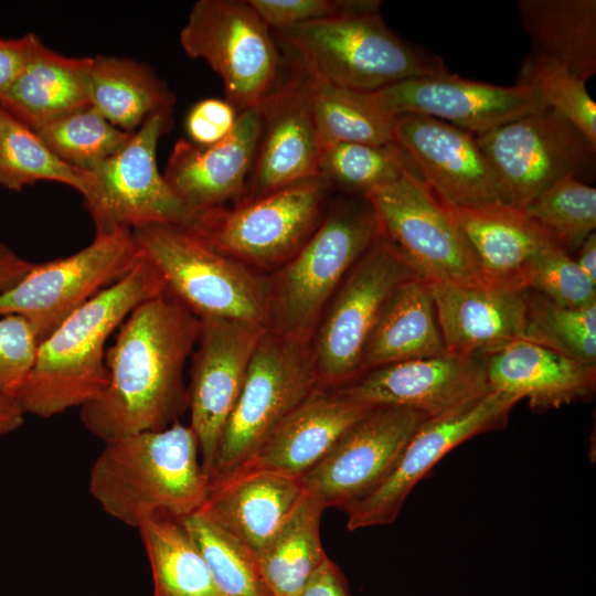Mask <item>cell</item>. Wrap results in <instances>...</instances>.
<instances>
[{
  "label": "cell",
  "instance_id": "obj_1",
  "mask_svg": "<svg viewBox=\"0 0 596 596\" xmlns=\"http://www.w3.org/2000/svg\"><path fill=\"white\" fill-rule=\"evenodd\" d=\"M201 319L167 291L137 306L106 352L108 383L81 407L86 429L104 443L160 430L188 406L183 370Z\"/></svg>",
  "mask_w": 596,
  "mask_h": 596
},
{
  "label": "cell",
  "instance_id": "obj_2",
  "mask_svg": "<svg viewBox=\"0 0 596 596\" xmlns=\"http://www.w3.org/2000/svg\"><path fill=\"white\" fill-rule=\"evenodd\" d=\"M166 291L140 254L135 267L65 319L39 345L29 374L13 394L24 414L53 417L82 407L107 386L105 344L141 302Z\"/></svg>",
  "mask_w": 596,
  "mask_h": 596
},
{
  "label": "cell",
  "instance_id": "obj_3",
  "mask_svg": "<svg viewBox=\"0 0 596 596\" xmlns=\"http://www.w3.org/2000/svg\"><path fill=\"white\" fill-rule=\"evenodd\" d=\"M209 486L195 434L178 422L105 443L88 481L105 513L137 529L155 515L196 512Z\"/></svg>",
  "mask_w": 596,
  "mask_h": 596
},
{
  "label": "cell",
  "instance_id": "obj_4",
  "mask_svg": "<svg viewBox=\"0 0 596 596\" xmlns=\"http://www.w3.org/2000/svg\"><path fill=\"white\" fill-rule=\"evenodd\" d=\"M290 64L310 77L360 92L447 72L443 60L392 32L380 12L272 29Z\"/></svg>",
  "mask_w": 596,
  "mask_h": 596
},
{
  "label": "cell",
  "instance_id": "obj_5",
  "mask_svg": "<svg viewBox=\"0 0 596 596\" xmlns=\"http://www.w3.org/2000/svg\"><path fill=\"white\" fill-rule=\"evenodd\" d=\"M380 234L364 196L339 200L327 209L300 249L268 276V328L311 340L336 290Z\"/></svg>",
  "mask_w": 596,
  "mask_h": 596
},
{
  "label": "cell",
  "instance_id": "obj_6",
  "mask_svg": "<svg viewBox=\"0 0 596 596\" xmlns=\"http://www.w3.org/2000/svg\"><path fill=\"white\" fill-rule=\"evenodd\" d=\"M131 232L166 291L196 317L268 327V276L217 253L181 226L150 224Z\"/></svg>",
  "mask_w": 596,
  "mask_h": 596
},
{
  "label": "cell",
  "instance_id": "obj_7",
  "mask_svg": "<svg viewBox=\"0 0 596 596\" xmlns=\"http://www.w3.org/2000/svg\"><path fill=\"white\" fill-rule=\"evenodd\" d=\"M331 187L321 177L194 215L184 227L212 249L252 269H278L326 213Z\"/></svg>",
  "mask_w": 596,
  "mask_h": 596
},
{
  "label": "cell",
  "instance_id": "obj_8",
  "mask_svg": "<svg viewBox=\"0 0 596 596\" xmlns=\"http://www.w3.org/2000/svg\"><path fill=\"white\" fill-rule=\"evenodd\" d=\"M318 386L311 340L267 328L225 425L210 481L245 467L279 423Z\"/></svg>",
  "mask_w": 596,
  "mask_h": 596
},
{
  "label": "cell",
  "instance_id": "obj_9",
  "mask_svg": "<svg viewBox=\"0 0 596 596\" xmlns=\"http://www.w3.org/2000/svg\"><path fill=\"white\" fill-rule=\"evenodd\" d=\"M364 198L375 213L381 234L422 278L430 283L488 285L460 225L416 169Z\"/></svg>",
  "mask_w": 596,
  "mask_h": 596
},
{
  "label": "cell",
  "instance_id": "obj_10",
  "mask_svg": "<svg viewBox=\"0 0 596 596\" xmlns=\"http://www.w3.org/2000/svg\"><path fill=\"white\" fill-rule=\"evenodd\" d=\"M192 58L222 78L237 111L256 108L281 78L280 51L272 28L244 0H199L180 31Z\"/></svg>",
  "mask_w": 596,
  "mask_h": 596
},
{
  "label": "cell",
  "instance_id": "obj_11",
  "mask_svg": "<svg viewBox=\"0 0 596 596\" xmlns=\"http://www.w3.org/2000/svg\"><path fill=\"white\" fill-rule=\"evenodd\" d=\"M421 277L382 234L349 270L311 338L320 386L341 387L361 375L366 340L391 294Z\"/></svg>",
  "mask_w": 596,
  "mask_h": 596
},
{
  "label": "cell",
  "instance_id": "obj_12",
  "mask_svg": "<svg viewBox=\"0 0 596 596\" xmlns=\"http://www.w3.org/2000/svg\"><path fill=\"white\" fill-rule=\"evenodd\" d=\"M507 203L524 207L558 179L586 183L595 173L596 145L551 107L476 135Z\"/></svg>",
  "mask_w": 596,
  "mask_h": 596
},
{
  "label": "cell",
  "instance_id": "obj_13",
  "mask_svg": "<svg viewBox=\"0 0 596 596\" xmlns=\"http://www.w3.org/2000/svg\"><path fill=\"white\" fill-rule=\"evenodd\" d=\"M172 111L151 115L115 155L93 170L84 195L96 233L150 224L187 227L194 214L179 199L157 164L160 137L171 127Z\"/></svg>",
  "mask_w": 596,
  "mask_h": 596
},
{
  "label": "cell",
  "instance_id": "obj_14",
  "mask_svg": "<svg viewBox=\"0 0 596 596\" xmlns=\"http://www.w3.org/2000/svg\"><path fill=\"white\" fill-rule=\"evenodd\" d=\"M139 258L131 230L96 233L84 248L34 263L15 285L0 291V317L22 316L41 343L84 304L124 278Z\"/></svg>",
  "mask_w": 596,
  "mask_h": 596
},
{
  "label": "cell",
  "instance_id": "obj_15",
  "mask_svg": "<svg viewBox=\"0 0 596 596\" xmlns=\"http://www.w3.org/2000/svg\"><path fill=\"white\" fill-rule=\"evenodd\" d=\"M520 397L491 391L453 411L427 418L403 449L386 480L345 510L349 531L387 525L398 515L413 488L458 445L503 428Z\"/></svg>",
  "mask_w": 596,
  "mask_h": 596
},
{
  "label": "cell",
  "instance_id": "obj_16",
  "mask_svg": "<svg viewBox=\"0 0 596 596\" xmlns=\"http://www.w3.org/2000/svg\"><path fill=\"white\" fill-rule=\"evenodd\" d=\"M429 418L408 407H372L301 477L327 508L345 512L373 493L394 469L406 444Z\"/></svg>",
  "mask_w": 596,
  "mask_h": 596
},
{
  "label": "cell",
  "instance_id": "obj_17",
  "mask_svg": "<svg viewBox=\"0 0 596 596\" xmlns=\"http://www.w3.org/2000/svg\"><path fill=\"white\" fill-rule=\"evenodd\" d=\"M268 327L220 318L201 319L191 382L187 387L190 427L209 477L225 425L241 394L257 343Z\"/></svg>",
  "mask_w": 596,
  "mask_h": 596
},
{
  "label": "cell",
  "instance_id": "obj_18",
  "mask_svg": "<svg viewBox=\"0 0 596 596\" xmlns=\"http://www.w3.org/2000/svg\"><path fill=\"white\" fill-rule=\"evenodd\" d=\"M394 141L445 205L508 204L472 132L433 117L402 114L395 116Z\"/></svg>",
  "mask_w": 596,
  "mask_h": 596
},
{
  "label": "cell",
  "instance_id": "obj_19",
  "mask_svg": "<svg viewBox=\"0 0 596 596\" xmlns=\"http://www.w3.org/2000/svg\"><path fill=\"white\" fill-rule=\"evenodd\" d=\"M258 106L260 134L245 195L252 200L292 183L320 177L322 151L309 76L290 64ZM241 200V201H242Z\"/></svg>",
  "mask_w": 596,
  "mask_h": 596
},
{
  "label": "cell",
  "instance_id": "obj_20",
  "mask_svg": "<svg viewBox=\"0 0 596 596\" xmlns=\"http://www.w3.org/2000/svg\"><path fill=\"white\" fill-rule=\"evenodd\" d=\"M372 94L392 116L424 115L473 135L547 107L531 86H498L448 72L407 78Z\"/></svg>",
  "mask_w": 596,
  "mask_h": 596
},
{
  "label": "cell",
  "instance_id": "obj_21",
  "mask_svg": "<svg viewBox=\"0 0 596 596\" xmlns=\"http://www.w3.org/2000/svg\"><path fill=\"white\" fill-rule=\"evenodd\" d=\"M339 389L368 407H408L428 417L492 391L486 359L451 353L383 365Z\"/></svg>",
  "mask_w": 596,
  "mask_h": 596
},
{
  "label": "cell",
  "instance_id": "obj_22",
  "mask_svg": "<svg viewBox=\"0 0 596 596\" xmlns=\"http://www.w3.org/2000/svg\"><path fill=\"white\" fill-rule=\"evenodd\" d=\"M260 134L258 107L238 113L234 129L212 145L179 139L163 177L195 215L240 202L246 192Z\"/></svg>",
  "mask_w": 596,
  "mask_h": 596
},
{
  "label": "cell",
  "instance_id": "obj_23",
  "mask_svg": "<svg viewBox=\"0 0 596 596\" xmlns=\"http://www.w3.org/2000/svg\"><path fill=\"white\" fill-rule=\"evenodd\" d=\"M525 290L430 283L447 353L487 359L521 340L526 316Z\"/></svg>",
  "mask_w": 596,
  "mask_h": 596
},
{
  "label": "cell",
  "instance_id": "obj_24",
  "mask_svg": "<svg viewBox=\"0 0 596 596\" xmlns=\"http://www.w3.org/2000/svg\"><path fill=\"white\" fill-rule=\"evenodd\" d=\"M371 408L349 398L339 387L318 386L279 423L243 468L301 478Z\"/></svg>",
  "mask_w": 596,
  "mask_h": 596
},
{
  "label": "cell",
  "instance_id": "obj_25",
  "mask_svg": "<svg viewBox=\"0 0 596 596\" xmlns=\"http://www.w3.org/2000/svg\"><path fill=\"white\" fill-rule=\"evenodd\" d=\"M304 493L301 478L267 469L243 468L210 481L199 511L258 557Z\"/></svg>",
  "mask_w": 596,
  "mask_h": 596
},
{
  "label": "cell",
  "instance_id": "obj_26",
  "mask_svg": "<svg viewBox=\"0 0 596 596\" xmlns=\"http://www.w3.org/2000/svg\"><path fill=\"white\" fill-rule=\"evenodd\" d=\"M492 391L528 400L533 412L590 400L596 390V366L525 341H514L486 359Z\"/></svg>",
  "mask_w": 596,
  "mask_h": 596
},
{
  "label": "cell",
  "instance_id": "obj_27",
  "mask_svg": "<svg viewBox=\"0 0 596 596\" xmlns=\"http://www.w3.org/2000/svg\"><path fill=\"white\" fill-rule=\"evenodd\" d=\"M447 207L464 231L488 285L524 289L521 277L526 264L556 243L521 207L505 203Z\"/></svg>",
  "mask_w": 596,
  "mask_h": 596
},
{
  "label": "cell",
  "instance_id": "obj_28",
  "mask_svg": "<svg viewBox=\"0 0 596 596\" xmlns=\"http://www.w3.org/2000/svg\"><path fill=\"white\" fill-rule=\"evenodd\" d=\"M430 283L414 277L385 301L366 340L361 374L392 363L446 354Z\"/></svg>",
  "mask_w": 596,
  "mask_h": 596
},
{
  "label": "cell",
  "instance_id": "obj_29",
  "mask_svg": "<svg viewBox=\"0 0 596 596\" xmlns=\"http://www.w3.org/2000/svg\"><path fill=\"white\" fill-rule=\"evenodd\" d=\"M92 57L61 55L42 42L0 106L31 130L91 106L88 75Z\"/></svg>",
  "mask_w": 596,
  "mask_h": 596
},
{
  "label": "cell",
  "instance_id": "obj_30",
  "mask_svg": "<svg viewBox=\"0 0 596 596\" xmlns=\"http://www.w3.org/2000/svg\"><path fill=\"white\" fill-rule=\"evenodd\" d=\"M531 42L525 58L563 67L587 82L596 73L595 0H519Z\"/></svg>",
  "mask_w": 596,
  "mask_h": 596
},
{
  "label": "cell",
  "instance_id": "obj_31",
  "mask_svg": "<svg viewBox=\"0 0 596 596\" xmlns=\"http://www.w3.org/2000/svg\"><path fill=\"white\" fill-rule=\"evenodd\" d=\"M91 106L115 127L135 132L151 115L173 111L174 95L146 64L96 55L88 75Z\"/></svg>",
  "mask_w": 596,
  "mask_h": 596
},
{
  "label": "cell",
  "instance_id": "obj_32",
  "mask_svg": "<svg viewBox=\"0 0 596 596\" xmlns=\"http://www.w3.org/2000/svg\"><path fill=\"white\" fill-rule=\"evenodd\" d=\"M324 509L316 496L305 490L258 555L262 576L273 596H299L308 579L328 557L320 539Z\"/></svg>",
  "mask_w": 596,
  "mask_h": 596
},
{
  "label": "cell",
  "instance_id": "obj_33",
  "mask_svg": "<svg viewBox=\"0 0 596 596\" xmlns=\"http://www.w3.org/2000/svg\"><path fill=\"white\" fill-rule=\"evenodd\" d=\"M139 533L153 582V596H220L206 563L180 519L155 515Z\"/></svg>",
  "mask_w": 596,
  "mask_h": 596
},
{
  "label": "cell",
  "instance_id": "obj_34",
  "mask_svg": "<svg viewBox=\"0 0 596 596\" xmlns=\"http://www.w3.org/2000/svg\"><path fill=\"white\" fill-rule=\"evenodd\" d=\"M309 83L322 148L341 142H395V116L377 104L372 92L339 87L310 76Z\"/></svg>",
  "mask_w": 596,
  "mask_h": 596
},
{
  "label": "cell",
  "instance_id": "obj_35",
  "mask_svg": "<svg viewBox=\"0 0 596 596\" xmlns=\"http://www.w3.org/2000/svg\"><path fill=\"white\" fill-rule=\"evenodd\" d=\"M38 181L60 182L84 196L93 174L60 159L33 130L0 106V185L20 191Z\"/></svg>",
  "mask_w": 596,
  "mask_h": 596
},
{
  "label": "cell",
  "instance_id": "obj_36",
  "mask_svg": "<svg viewBox=\"0 0 596 596\" xmlns=\"http://www.w3.org/2000/svg\"><path fill=\"white\" fill-rule=\"evenodd\" d=\"M201 552L220 596H273L256 555L201 511L180 519Z\"/></svg>",
  "mask_w": 596,
  "mask_h": 596
},
{
  "label": "cell",
  "instance_id": "obj_37",
  "mask_svg": "<svg viewBox=\"0 0 596 596\" xmlns=\"http://www.w3.org/2000/svg\"><path fill=\"white\" fill-rule=\"evenodd\" d=\"M415 169L396 143L341 142L322 148L319 175L333 188L364 196Z\"/></svg>",
  "mask_w": 596,
  "mask_h": 596
},
{
  "label": "cell",
  "instance_id": "obj_38",
  "mask_svg": "<svg viewBox=\"0 0 596 596\" xmlns=\"http://www.w3.org/2000/svg\"><path fill=\"white\" fill-rule=\"evenodd\" d=\"M525 299L523 340L596 366V304L564 307L530 289Z\"/></svg>",
  "mask_w": 596,
  "mask_h": 596
},
{
  "label": "cell",
  "instance_id": "obj_39",
  "mask_svg": "<svg viewBox=\"0 0 596 596\" xmlns=\"http://www.w3.org/2000/svg\"><path fill=\"white\" fill-rule=\"evenodd\" d=\"M34 132L60 159L86 171L119 151L134 134L115 127L92 106L54 119Z\"/></svg>",
  "mask_w": 596,
  "mask_h": 596
},
{
  "label": "cell",
  "instance_id": "obj_40",
  "mask_svg": "<svg viewBox=\"0 0 596 596\" xmlns=\"http://www.w3.org/2000/svg\"><path fill=\"white\" fill-rule=\"evenodd\" d=\"M558 245L579 248L596 227V189L566 175L522 207Z\"/></svg>",
  "mask_w": 596,
  "mask_h": 596
},
{
  "label": "cell",
  "instance_id": "obj_41",
  "mask_svg": "<svg viewBox=\"0 0 596 596\" xmlns=\"http://www.w3.org/2000/svg\"><path fill=\"white\" fill-rule=\"evenodd\" d=\"M517 84L533 87L547 107L566 117L596 145V104L585 81L563 67L524 58Z\"/></svg>",
  "mask_w": 596,
  "mask_h": 596
},
{
  "label": "cell",
  "instance_id": "obj_42",
  "mask_svg": "<svg viewBox=\"0 0 596 596\" xmlns=\"http://www.w3.org/2000/svg\"><path fill=\"white\" fill-rule=\"evenodd\" d=\"M521 284L552 302L571 308L596 304V285L557 243L544 247L526 264Z\"/></svg>",
  "mask_w": 596,
  "mask_h": 596
},
{
  "label": "cell",
  "instance_id": "obj_43",
  "mask_svg": "<svg viewBox=\"0 0 596 596\" xmlns=\"http://www.w3.org/2000/svg\"><path fill=\"white\" fill-rule=\"evenodd\" d=\"M272 28L280 29L336 17L380 12L379 0H247Z\"/></svg>",
  "mask_w": 596,
  "mask_h": 596
},
{
  "label": "cell",
  "instance_id": "obj_44",
  "mask_svg": "<svg viewBox=\"0 0 596 596\" xmlns=\"http://www.w3.org/2000/svg\"><path fill=\"white\" fill-rule=\"evenodd\" d=\"M40 339L22 316L0 317V393L13 394L32 369Z\"/></svg>",
  "mask_w": 596,
  "mask_h": 596
},
{
  "label": "cell",
  "instance_id": "obj_45",
  "mask_svg": "<svg viewBox=\"0 0 596 596\" xmlns=\"http://www.w3.org/2000/svg\"><path fill=\"white\" fill-rule=\"evenodd\" d=\"M237 109L226 99L205 98L192 106L185 117V131L196 145H212L234 129Z\"/></svg>",
  "mask_w": 596,
  "mask_h": 596
},
{
  "label": "cell",
  "instance_id": "obj_46",
  "mask_svg": "<svg viewBox=\"0 0 596 596\" xmlns=\"http://www.w3.org/2000/svg\"><path fill=\"white\" fill-rule=\"evenodd\" d=\"M41 42L32 32L18 39H0V97L15 82Z\"/></svg>",
  "mask_w": 596,
  "mask_h": 596
},
{
  "label": "cell",
  "instance_id": "obj_47",
  "mask_svg": "<svg viewBox=\"0 0 596 596\" xmlns=\"http://www.w3.org/2000/svg\"><path fill=\"white\" fill-rule=\"evenodd\" d=\"M299 596H351L339 566L327 557L308 579Z\"/></svg>",
  "mask_w": 596,
  "mask_h": 596
},
{
  "label": "cell",
  "instance_id": "obj_48",
  "mask_svg": "<svg viewBox=\"0 0 596 596\" xmlns=\"http://www.w3.org/2000/svg\"><path fill=\"white\" fill-rule=\"evenodd\" d=\"M34 263L21 258L8 245L0 241V291L11 288L25 274Z\"/></svg>",
  "mask_w": 596,
  "mask_h": 596
},
{
  "label": "cell",
  "instance_id": "obj_49",
  "mask_svg": "<svg viewBox=\"0 0 596 596\" xmlns=\"http://www.w3.org/2000/svg\"><path fill=\"white\" fill-rule=\"evenodd\" d=\"M24 416V412L14 397L0 393V437L21 427Z\"/></svg>",
  "mask_w": 596,
  "mask_h": 596
},
{
  "label": "cell",
  "instance_id": "obj_50",
  "mask_svg": "<svg viewBox=\"0 0 596 596\" xmlns=\"http://www.w3.org/2000/svg\"><path fill=\"white\" fill-rule=\"evenodd\" d=\"M578 258L575 260L581 270L596 285V234L587 236L581 245Z\"/></svg>",
  "mask_w": 596,
  "mask_h": 596
}]
</instances>
